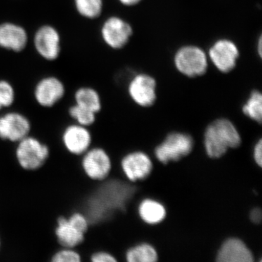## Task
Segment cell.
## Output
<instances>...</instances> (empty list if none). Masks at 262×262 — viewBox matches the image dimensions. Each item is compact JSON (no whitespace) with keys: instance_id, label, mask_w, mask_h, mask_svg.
Wrapping results in <instances>:
<instances>
[{"instance_id":"1","label":"cell","mask_w":262,"mask_h":262,"mask_svg":"<svg viewBox=\"0 0 262 262\" xmlns=\"http://www.w3.org/2000/svg\"><path fill=\"white\" fill-rule=\"evenodd\" d=\"M134 192V188L118 180L107 178L95 182L79 208L89 221V229L108 222L115 213L125 210Z\"/></svg>"},{"instance_id":"2","label":"cell","mask_w":262,"mask_h":262,"mask_svg":"<svg viewBox=\"0 0 262 262\" xmlns=\"http://www.w3.org/2000/svg\"><path fill=\"white\" fill-rule=\"evenodd\" d=\"M241 134L230 120L217 119L207 127L204 135L205 149L208 157L220 158L229 149L241 145Z\"/></svg>"},{"instance_id":"3","label":"cell","mask_w":262,"mask_h":262,"mask_svg":"<svg viewBox=\"0 0 262 262\" xmlns=\"http://www.w3.org/2000/svg\"><path fill=\"white\" fill-rule=\"evenodd\" d=\"M173 63L181 75L198 78L206 75L210 62L207 52L203 48L195 45H186L176 51Z\"/></svg>"},{"instance_id":"4","label":"cell","mask_w":262,"mask_h":262,"mask_svg":"<svg viewBox=\"0 0 262 262\" xmlns=\"http://www.w3.org/2000/svg\"><path fill=\"white\" fill-rule=\"evenodd\" d=\"M49 156L47 144L35 136H26L15 144V159L19 166L27 171H35L42 168Z\"/></svg>"},{"instance_id":"5","label":"cell","mask_w":262,"mask_h":262,"mask_svg":"<svg viewBox=\"0 0 262 262\" xmlns=\"http://www.w3.org/2000/svg\"><path fill=\"white\" fill-rule=\"evenodd\" d=\"M81 169L86 178L102 182L110 177L113 163L107 150L99 146L90 147L80 158Z\"/></svg>"},{"instance_id":"6","label":"cell","mask_w":262,"mask_h":262,"mask_svg":"<svg viewBox=\"0 0 262 262\" xmlns=\"http://www.w3.org/2000/svg\"><path fill=\"white\" fill-rule=\"evenodd\" d=\"M66 94L64 83L58 77L47 76L36 83L32 95L37 106L44 110H51L63 101Z\"/></svg>"},{"instance_id":"7","label":"cell","mask_w":262,"mask_h":262,"mask_svg":"<svg viewBox=\"0 0 262 262\" xmlns=\"http://www.w3.org/2000/svg\"><path fill=\"white\" fill-rule=\"evenodd\" d=\"M32 125L27 115L13 108L0 113V139L16 144L31 132Z\"/></svg>"},{"instance_id":"8","label":"cell","mask_w":262,"mask_h":262,"mask_svg":"<svg viewBox=\"0 0 262 262\" xmlns=\"http://www.w3.org/2000/svg\"><path fill=\"white\" fill-rule=\"evenodd\" d=\"M207 54L210 63L219 72L229 74L237 67L241 52L234 41L227 38H221L211 45Z\"/></svg>"},{"instance_id":"9","label":"cell","mask_w":262,"mask_h":262,"mask_svg":"<svg viewBox=\"0 0 262 262\" xmlns=\"http://www.w3.org/2000/svg\"><path fill=\"white\" fill-rule=\"evenodd\" d=\"M194 146L192 138L184 133L168 134L165 140L157 146L155 155L160 163L177 161L192 151Z\"/></svg>"},{"instance_id":"10","label":"cell","mask_w":262,"mask_h":262,"mask_svg":"<svg viewBox=\"0 0 262 262\" xmlns=\"http://www.w3.org/2000/svg\"><path fill=\"white\" fill-rule=\"evenodd\" d=\"M134 35L130 23L121 17L113 15L103 21L101 27V37L103 42L113 50L126 47Z\"/></svg>"},{"instance_id":"11","label":"cell","mask_w":262,"mask_h":262,"mask_svg":"<svg viewBox=\"0 0 262 262\" xmlns=\"http://www.w3.org/2000/svg\"><path fill=\"white\" fill-rule=\"evenodd\" d=\"M61 42V34L58 29L50 24L39 27L33 37V44L37 54L48 61H54L59 58Z\"/></svg>"},{"instance_id":"12","label":"cell","mask_w":262,"mask_h":262,"mask_svg":"<svg viewBox=\"0 0 262 262\" xmlns=\"http://www.w3.org/2000/svg\"><path fill=\"white\" fill-rule=\"evenodd\" d=\"M63 149L75 157H80L93 145V136L89 127L70 122L61 133Z\"/></svg>"},{"instance_id":"13","label":"cell","mask_w":262,"mask_h":262,"mask_svg":"<svg viewBox=\"0 0 262 262\" xmlns=\"http://www.w3.org/2000/svg\"><path fill=\"white\" fill-rule=\"evenodd\" d=\"M127 91L131 99L136 104L141 107H150L157 100L158 84L152 76L139 73L132 77Z\"/></svg>"},{"instance_id":"14","label":"cell","mask_w":262,"mask_h":262,"mask_svg":"<svg viewBox=\"0 0 262 262\" xmlns=\"http://www.w3.org/2000/svg\"><path fill=\"white\" fill-rule=\"evenodd\" d=\"M120 165L125 177L133 182L144 180L153 169L152 162L149 157L139 151L125 155Z\"/></svg>"},{"instance_id":"15","label":"cell","mask_w":262,"mask_h":262,"mask_svg":"<svg viewBox=\"0 0 262 262\" xmlns=\"http://www.w3.org/2000/svg\"><path fill=\"white\" fill-rule=\"evenodd\" d=\"M28 33L22 26L13 22L0 24V48L20 53L27 48Z\"/></svg>"},{"instance_id":"16","label":"cell","mask_w":262,"mask_h":262,"mask_svg":"<svg viewBox=\"0 0 262 262\" xmlns=\"http://www.w3.org/2000/svg\"><path fill=\"white\" fill-rule=\"evenodd\" d=\"M220 262H253V253L241 239L232 237L226 239L219 250L216 256Z\"/></svg>"},{"instance_id":"17","label":"cell","mask_w":262,"mask_h":262,"mask_svg":"<svg viewBox=\"0 0 262 262\" xmlns=\"http://www.w3.org/2000/svg\"><path fill=\"white\" fill-rule=\"evenodd\" d=\"M54 234L60 247L77 248L85 239V234L71 225L64 215L57 219Z\"/></svg>"},{"instance_id":"18","label":"cell","mask_w":262,"mask_h":262,"mask_svg":"<svg viewBox=\"0 0 262 262\" xmlns=\"http://www.w3.org/2000/svg\"><path fill=\"white\" fill-rule=\"evenodd\" d=\"M73 103L99 115L102 111L103 101L98 91L92 87L82 86L73 94Z\"/></svg>"},{"instance_id":"19","label":"cell","mask_w":262,"mask_h":262,"mask_svg":"<svg viewBox=\"0 0 262 262\" xmlns=\"http://www.w3.org/2000/svg\"><path fill=\"white\" fill-rule=\"evenodd\" d=\"M139 214L148 225H158L166 217V209L159 201L153 199L144 200L139 204Z\"/></svg>"},{"instance_id":"20","label":"cell","mask_w":262,"mask_h":262,"mask_svg":"<svg viewBox=\"0 0 262 262\" xmlns=\"http://www.w3.org/2000/svg\"><path fill=\"white\" fill-rule=\"evenodd\" d=\"M125 258L128 262H155L158 261V254L151 245L141 244L127 250Z\"/></svg>"},{"instance_id":"21","label":"cell","mask_w":262,"mask_h":262,"mask_svg":"<svg viewBox=\"0 0 262 262\" xmlns=\"http://www.w3.org/2000/svg\"><path fill=\"white\" fill-rule=\"evenodd\" d=\"M76 11L82 18L94 20L101 16L103 0H74Z\"/></svg>"},{"instance_id":"22","label":"cell","mask_w":262,"mask_h":262,"mask_svg":"<svg viewBox=\"0 0 262 262\" xmlns=\"http://www.w3.org/2000/svg\"><path fill=\"white\" fill-rule=\"evenodd\" d=\"M67 115L72 122L90 127L97 120V114L73 103L67 108Z\"/></svg>"},{"instance_id":"23","label":"cell","mask_w":262,"mask_h":262,"mask_svg":"<svg viewBox=\"0 0 262 262\" xmlns=\"http://www.w3.org/2000/svg\"><path fill=\"white\" fill-rule=\"evenodd\" d=\"M243 113L246 117L261 123L262 119V94L258 90L251 91L247 101L242 108Z\"/></svg>"},{"instance_id":"24","label":"cell","mask_w":262,"mask_h":262,"mask_svg":"<svg viewBox=\"0 0 262 262\" xmlns=\"http://www.w3.org/2000/svg\"><path fill=\"white\" fill-rule=\"evenodd\" d=\"M17 101L16 91L13 84L6 80H0V103L4 110L14 106Z\"/></svg>"},{"instance_id":"25","label":"cell","mask_w":262,"mask_h":262,"mask_svg":"<svg viewBox=\"0 0 262 262\" xmlns=\"http://www.w3.org/2000/svg\"><path fill=\"white\" fill-rule=\"evenodd\" d=\"M50 262H82L77 248L60 247L52 255Z\"/></svg>"},{"instance_id":"26","label":"cell","mask_w":262,"mask_h":262,"mask_svg":"<svg viewBox=\"0 0 262 262\" xmlns=\"http://www.w3.org/2000/svg\"><path fill=\"white\" fill-rule=\"evenodd\" d=\"M89 261L91 262H116L115 255L107 251L96 250L89 256Z\"/></svg>"},{"instance_id":"27","label":"cell","mask_w":262,"mask_h":262,"mask_svg":"<svg viewBox=\"0 0 262 262\" xmlns=\"http://www.w3.org/2000/svg\"><path fill=\"white\" fill-rule=\"evenodd\" d=\"M253 159L255 163L257 164L258 166L261 167L262 165V141L259 139L258 142L255 144L253 148Z\"/></svg>"},{"instance_id":"28","label":"cell","mask_w":262,"mask_h":262,"mask_svg":"<svg viewBox=\"0 0 262 262\" xmlns=\"http://www.w3.org/2000/svg\"><path fill=\"white\" fill-rule=\"evenodd\" d=\"M251 220L254 223L258 224L261 220V211L259 208H254L251 213Z\"/></svg>"},{"instance_id":"29","label":"cell","mask_w":262,"mask_h":262,"mask_svg":"<svg viewBox=\"0 0 262 262\" xmlns=\"http://www.w3.org/2000/svg\"><path fill=\"white\" fill-rule=\"evenodd\" d=\"M143 0H118L120 4L125 7H134L140 4Z\"/></svg>"},{"instance_id":"30","label":"cell","mask_w":262,"mask_h":262,"mask_svg":"<svg viewBox=\"0 0 262 262\" xmlns=\"http://www.w3.org/2000/svg\"><path fill=\"white\" fill-rule=\"evenodd\" d=\"M262 40H261V37L259 38V39H258V55H259L260 57H261V45Z\"/></svg>"},{"instance_id":"31","label":"cell","mask_w":262,"mask_h":262,"mask_svg":"<svg viewBox=\"0 0 262 262\" xmlns=\"http://www.w3.org/2000/svg\"><path fill=\"white\" fill-rule=\"evenodd\" d=\"M3 110H4V108H3V106H2L1 103H0V113H1Z\"/></svg>"},{"instance_id":"32","label":"cell","mask_w":262,"mask_h":262,"mask_svg":"<svg viewBox=\"0 0 262 262\" xmlns=\"http://www.w3.org/2000/svg\"><path fill=\"white\" fill-rule=\"evenodd\" d=\"M1 245H2L1 238H0V249H1Z\"/></svg>"}]
</instances>
